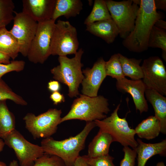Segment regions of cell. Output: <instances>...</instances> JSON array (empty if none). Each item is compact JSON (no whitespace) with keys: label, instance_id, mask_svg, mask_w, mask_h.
<instances>
[{"label":"cell","instance_id":"cell-8","mask_svg":"<svg viewBox=\"0 0 166 166\" xmlns=\"http://www.w3.org/2000/svg\"><path fill=\"white\" fill-rule=\"evenodd\" d=\"M105 1L112 19L118 28L120 37L125 39L134 29L139 6L133 0Z\"/></svg>","mask_w":166,"mask_h":166},{"label":"cell","instance_id":"cell-18","mask_svg":"<svg viewBox=\"0 0 166 166\" xmlns=\"http://www.w3.org/2000/svg\"><path fill=\"white\" fill-rule=\"evenodd\" d=\"M145 96L152 105L155 116L158 120L161 127L160 132L166 134V97L155 90L146 88Z\"/></svg>","mask_w":166,"mask_h":166},{"label":"cell","instance_id":"cell-9","mask_svg":"<svg viewBox=\"0 0 166 166\" xmlns=\"http://www.w3.org/2000/svg\"><path fill=\"white\" fill-rule=\"evenodd\" d=\"M2 139L5 144L14 151L20 166H32L44 153L41 146L29 142L15 129Z\"/></svg>","mask_w":166,"mask_h":166},{"label":"cell","instance_id":"cell-22","mask_svg":"<svg viewBox=\"0 0 166 166\" xmlns=\"http://www.w3.org/2000/svg\"><path fill=\"white\" fill-rule=\"evenodd\" d=\"M0 52L14 60L19 53L18 42L6 28H0Z\"/></svg>","mask_w":166,"mask_h":166},{"label":"cell","instance_id":"cell-24","mask_svg":"<svg viewBox=\"0 0 166 166\" xmlns=\"http://www.w3.org/2000/svg\"><path fill=\"white\" fill-rule=\"evenodd\" d=\"M15 127V117L9 109L6 100L0 101V138L2 139Z\"/></svg>","mask_w":166,"mask_h":166},{"label":"cell","instance_id":"cell-2","mask_svg":"<svg viewBox=\"0 0 166 166\" xmlns=\"http://www.w3.org/2000/svg\"><path fill=\"white\" fill-rule=\"evenodd\" d=\"M95 127L94 121L87 122L83 129L75 136L61 140L51 137L43 139L41 146L45 153L59 157L65 166H74L80 152L85 147L87 136Z\"/></svg>","mask_w":166,"mask_h":166},{"label":"cell","instance_id":"cell-11","mask_svg":"<svg viewBox=\"0 0 166 166\" xmlns=\"http://www.w3.org/2000/svg\"><path fill=\"white\" fill-rule=\"evenodd\" d=\"M14 23L9 31L17 41L19 53L27 57L31 43L36 33L38 22L22 12H14Z\"/></svg>","mask_w":166,"mask_h":166},{"label":"cell","instance_id":"cell-19","mask_svg":"<svg viewBox=\"0 0 166 166\" xmlns=\"http://www.w3.org/2000/svg\"><path fill=\"white\" fill-rule=\"evenodd\" d=\"M113 142V139L109 134L99 130L89 143L86 155L94 158L109 154V148Z\"/></svg>","mask_w":166,"mask_h":166},{"label":"cell","instance_id":"cell-40","mask_svg":"<svg viewBox=\"0 0 166 166\" xmlns=\"http://www.w3.org/2000/svg\"><path fill=\"white\" fill-rule=\"evenodd\" d=\"M5 143L2 139L0 138V152L2 151L5 145Z\"/></svg>","mask_w":166,"mask_h":166},{"label":"cell","instance_id":"cell-12","mask_svg":"<svg viewBox=\"0 0 166 166\" xmlns=\"http://www.w3.org/2000/svg\"><path fill=\"white\" fill-rule=\"evenodd\" d=\"M141 66L143 73L142 80L146 88L166 95V70L161 59L157 56L150 57L144 60Z\"/></svg>","mask_w":166,"mask_h":166},{"label":"cell","instance_id":"cell-10","mask_svg":"<svg viewBox=\"0 0 166 166\" xmlns=\"http://www.w3.org/2000/svg\"><path fill=\"white\" fill-rule=\"evenodd\" d=\"M55 22L51 19L38 23L27 56L30 61L43 64L51 55V43Z\"/></svg>","mask_w":166,"mask_h":166},{"label":"cell","instance_id":"cell-42","mask_svg":"<svg viewBox=\"0 0 166 166\" xmlns=\"http://www.w3.org/2000/svg\"><path fill=\"white\" fill-rule=\"evenodd\" d=\"M156 166H165L164 163L162 162L158 163Z\"/></svg>","mask_w":166,"mask_h":166},{"label":"cell","instance_id":"cell-26","mask_svg":"<svg viewBox=\"0 0 166 166\" xmlns=\"http://www.w3.org/2000/svg\"><path fill=\"white\" fill-rule=\"evenodd\" d=\"M148 47L159 48L162 50V57L166 60V30L154 26L149 37Z\"/></svg>","mask_w":166,"mask_h":166},{"label":"cell","instance_id":"cell-20","mask_svg":"<svg viewBox=\"0 0 166 166\" xmlns=\"http://www.w3.org/2000/svg\"><path fill=\"white\" fill-rule=\"evenodd\" d=\"M82 7L80 0H56L52 19L55 21L62 16L67 19L76 17L80 14Z\"/></svg>","mask_w":166,"mask_h":166},{"label":"cell","instance_id":"cell-36","mask_svg":"<svg viewBox=\"0 0 166 166\" xmlns=\"http://www.w3.org/2000/svg\"><path fill=\"white\" fill-rule=\"evenodd\" d=\"M154 4L156 10H166V0H154Z\"/></svg>","mask_w":166,"mask_h":166},{"label":"cell","instance_id":"cell-1","mask_svg":"<svg viewBox=\"0 0 166 166\" xmlns=\"http://www.w3.org/2000/svg\"><path fill=\"white\" fill-rule=\"evenodd\" d=\"M162 18V14L156 9L154 0H140L134 29L124 39L123 45L134 52L141 53L147 50L152 27Z\"/></svg>","mask_w":166,"mask_h":166},{"label":"cell","instance_id":"cell-17","mask_svg":"<svg viewBox=\"0 0 166 166\" xmlns=\"http://www.w3.org/2000/svg\"><path fill=\"white\" fill-rule=\"evenodd\" d=\"M138 145L135 149L137 153V166H145L148 160L153 156L166 155V139L156 143H147L140 139L136 140Z\"/></svg>","mask_w":166,"mask_h":166},{"label":"cell","instance_id":"cell-3","mask_svg":"<svg viewBox=\"0 0 166 166\" xmlns=\"http://www.w3.org/2000/svg\"><path fill=\"white\" fill-rule=\"evenodd\" d=\"M108 101L102 96L91 97L80 94L73 101L68 113L61 118V123L73 119L86 122L102 120L110 111Z\"/></svg>","mask_w":166,"mask_h":166},{"label":"cell","instance_id":"cell-28","mask_svg":"<svg viewBox=\"0 0 166 166\" xmlns=\"http://www.w3.org/2000/svg\"><path fill=\"white\" fill-rule=\"evenodd\" d=\"M15 8L12 0H0V28L9 24L14 17Z\"/></svg>","mask_w":166,"mask_h":166},{"label":"cell","instance_id":"cell-13","mask_svg":"<svg viewBox=\"0 0 166 166\" xmlns=\"http://www.w3.org/2000/svg\"><path fill=\"white\" fill-rule=\"evenodd\" d=\"M105 61L101 57L93 64L91 68L83 70L84 78L81 84L83 94L91 97L98 96L99 89L107 76L105 68Z\"/></svg>","mask_w":166,"mask_h":166},{"label":"cell","instance_id":"cell-4","mask_svg":"<svg viewBox=\"0 0 166 166\" xmlns=\"http://www.w3.org/2000/svg\"><path fill=\"white\" fill-rule=\"evenodd\" d=\"M83 53L84 50L81 48L72 58L59 56V65L50 70L54 79L67 86L68 95L71 98L79 94L78 88L84 77L81 70L83 65L81 62Z\"/></svg>","mask_w":166,"mask_h":166},{"label":"cell","instance_id":"cell-5","mask_svg":"<svg viewBox=\"0 0 166 166\" xmlns=\"http://www.w3.org/2000/svg\"><path fill=\"white\" fill-rule=\"evenodd\" d=\"M120 105H117L109 116L94 121L99 130L112 136L113 142H118L124 147H130L135 149L138 143L135 138V130L129 127L126 117H119L118 112Z\"/></svg>","mask_w":166,"mask_h":166},{"label":"cell","instance_id":"cell-7","mask_svg":"<svg viewBox=\"0 0 166 166\" xmlns=\"http://www.w3.org/2000/svg\"><path fill=\"white\" fill-rule=\"evenodd\" d=\"M79 43L76 29L69 21L59 20L55 23L51 38V55L66 56L75 54Z\"/></svg>","mask_w":166,"mask_h":166},{"label":"cell","instance_id":"cell-31","mask_svg":"<svg viewBox=\"0 0 166 166\" xmlns=\"http://www.w3.org/2000/svg\"><path fill=\"white\" fill-rule=\"evenodd\" d=\"M25 65V62L21 60H13L7 64L0 63V79L5 74L10 72H19L22 71Z\"/></svg>","mask_w":166,"mask_h":166},{"label":"cell","instance_id":"cell-15","mask_svg":"<svg viewBox=\"0 0 166 166\" xmlns=\"http://www.w3.org/2000/svg\"><path fill=\"white\" fill-rule=\"evenodd\" d=\"M56 0H23L22 12L37 22L52 19Z\"/></svg>","mask_w":166,"mask_h":166},{"label":"cell","instance_id":"cell-34","mask_svg":"<svg viewBox=\"0 0 166 166\" xmlns=\"http://www.w3.org/2000/svg\"><path fill=\"white\" fill-rule=\"evenodd\" d=\"M49 98L53 102V104L57 105L65 101V97L63 94L59 91L54 92L50 95Z\"/></svg>","mask_w":166,"mask_h":166},{"label":"cell","instance_id":"cell-43","mask_svg":"<svg viewBox=\"0 0 166 166\" xmlns=\"http://www.w3.org/2000/svg\"><path fill=\"white\" fill-rule=\"evenodd\" d=\"M0 166H7L5 163L0 161Z\"/></svg>","mask_w":166,"mask_h":166},{"label":"cell","instance_id":"cell-33","mask_svg":"<svg viewBox=\"0 0 166 166\" xmlns=\"http://www.w3.org/2000/svg\"><path fill=\"white\" fill-rule=\"evenodd\" d=\"M124 153L123 158L120 162V166H134L137 153L135 149L128 146H124L123 149Z\"/></svg>","mask_w":166,"mask_h":166},{"label":"cell","instance_id":"cell-14","mask_svg":"<svg viewBox=\"0 0 166 166\" xmlns=\"http://www.w3.org/2000/svg\"><path fill=\"white\" fill-rule=\"evenodd\" d=\"M116 87L119 91L130 94L136 110L140 113L148 111V105L145 96L146 87L141 79L129 80L125 77L117 80Z\"/></svg>","mask_w":166,"mask_h":166},{"label":"cell","instance_id":"cell-6","mask_svg":"<svg viewBox=\"0 0 166 166\" xmlns=\"http://www.w3.org/2000/svg\"><path fill=\"white\" fill-rule=\"evenodd\" d=\"M61 109H50L38 116L27 113L23 118L25 127L35 139L50 137L61 123Z\"/></svg>","mask_w":166,"mask_h":166},{"label":"cell","instance_id":"cell-32","mask_svg":"<svg viewBox=\"0 0 166 166\" xmlns=\"http://www.w3.org/2000/svg\"><path fill=\"white\" fill-rule=\"evenodd\" d=\"M83 156L90 166H115L113 162L114 157L109 154L94 158L89 157L86 155Z\"/></svg>","mask_w":166,"mask_h":166},{"label":"cell","instance_id":"cell-29","mask_svg":"<svg viewBox=\"0 0 166 166\" xmlns=\"http://www.w3.org/2000/svg\"><path fill=\"white\" fill-rule=\"evenodd\" d=\"M10 100L15 104L26 105L27 102L19 95L14 92L2 79H0V101Z\"/></svg>","mask_w":166,"mask_h":166},{"label":"cell","instance_id":"cell-35","mask_svg":"<svg viewBox=\"0 0 166 166\" xmlns=\"http://www.w3.org/2000/svg\"><path fill=\"white\" fill-rule=\"evenodd\" d=\"M47 88L50 92L53 93L59 91L61 86L59 82L57 80H50L48 83Z\"/></svg>","mask_w":166,"mask_h":166},{"label":"cell","instance_id":"cell-27","mask_svg":"<svg viewBox=\"0 0 166 166\" xmlns=\"http://www.w3.org/2000/svg\"><path fill=\"white\" fill-rule=\"evenodd\" d=\"M105 68L107 76H109L117 80L125 77L120 61L119 53L112 55L108 61H105Z\"/></svg>","mask_w":166,"mask_h":166},{"label":"cell","instance_id":"cell-38","mask_svg":"<svg viewBox=\"0 0 166 166\" xmlns=\"http://www.w3.org/2000/svg\"><path fill=\"white\" fill-rule=\"evenodd\" d=\"M154 26L160 29L166 30V22L161 19L157 20L155 23Z\"/></svg>","mask_w":166,"mask_h":166},{"label":"cell","instance_id":"cell-41","mask_svg":"<svg viewBox=\"0 0 166 166\" xmlns=\"http://www.w3.org/2000/svg\"><path fill=\"white\" fill-rule=\"evenodd\" d=\"M9 166H19V165L17 161L13 160L10 162Z\"/></svg>","mask_w":166,"mask_h":166},{"label":"cell","instance_id":"cell-37","mask_svg":"<svg viewBox=\"0 0 166 166\" xmlns=\"http://www.w3.org/2000/svg\"><path fill=\"white\" fill-rule=\"evenodd\" d=\"M74 166H90L82 156H79L76 160Z\"/></svg>","mask_w":166,"mask_h":166},{"label":"cell","instance_id":"cell-23","mask_svg":"<svg viewBox=\"0 0 166 166\" xmlns=\"http://www.w3.org/2000/svg\"><path fill=\"white\" fill-rule=\"evenodd\" d=\"M119 58L125 77H129L132 80L143 79V73L140 64L141 59L128 58L119 53Z\"/></svg>","mask_w":166,"mask_h":166},{"label":"cell","instance_id":"cell-21","mask_svg":"<svg viewBox=\"0 0 166 166\" xmlns=\"http://www.w3.org/2000/svg\"><path fill=\"white\" fill-rule=\"evenodd\" d=\"M134 130L140 138L150 140L159 136L161 127L158 120L155 116H151L142 121Z\"/></svg>","mask_w":166,"mask_h":166},{"label":"cell","instance_id":"cell-30","mask_svg":"<svg viewBox=\"0 0 166 166\" xmlns=\"http://www.w3.org/2000/svg\"><path fill=\"white\" fill-rule=\"evenodd\" d=\"M32 166H65L59 157L45 153L37 159Z\"/></svg>","mask_w":166,"mask_h":166},{"label":"cell","instance_id":"cell-25","mask_svg":"<svg viewBox=\"0 0 166 166\" xmlns=\"http://www.w3.org/2000/svg\"><path fill=\"white\" fill-rule=\"evenodd\" d=\"M112 19L105 0H95L92 10L85 20L86 25L94 22Z\"/></svg>","mask_w":166,"mask_h":166},{"label":"cell","instance_id":"cell-16","mask_svg":"<svg viewBox=\"0 0 166 166\" xmlns=\"http://www.w3.org/2000/svg\"><path fill=\"white\" fill-rule=\"evenodd\" d=\"M86 30L104 40L108 44L112 43L119 35V31L112 19L96 22L86 25Z\"/></svg>","mask_w":166,"mask_h":166},{"label":"cell","instance_id":"cell-39","mask_svg":"<svg viewBox=\"0 0 166 166\" xmlns=\"http://www.w3.org/2000/svg\"><path fill=\"white\" fill-rule=\"evenodd\" d=\"M10 58L9 57L0 52V63L5 64L9 63L10 62Z\"/></svg>","mask_w":166,"mask_h":166}]
</instances>
